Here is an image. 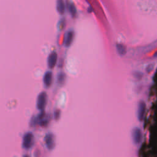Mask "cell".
<instances>
[{
	"instance_id": "obj_1",
	"label": "cell",
	"mask_w": 157,
	"mask_h": 157,
	"mask_svg": "<svg viewBox=\"0 0 157 157\" xmlns=\"http://www.w3.org/2000/svg\"><path fill=\"white\" fill-rule=\"evenodd\" d=\"M34 144V136L31 132L26 133L25 134L23 138V143L22 145L25 149H30L32 147Z\"/></svg>"
},
{
	"instance_id": "obj_2",
	"label": "cell",
	"mask_w": 157,
	"mask_h": 157,
	"mask_svg": "<svg viewBox=\"0 0 157 157\" xmlns=\"http://www.w3.org/2000/svg\"><path fill=\"white\" fill-rule=\"evenodd\" d=\"M47 100V95L45 92L39 93L37 98V108L41 111H43L46 108Z\"/></svg>"
},
{
	"instance_id": "obj_3",
	"label": "cell",
	"mask_w": 157,
	"mask_h": 157,
	"mask_svg": "<svg viewBox=\"0 0 157 157\" xmlns=\"http://www.w3.org/2000/svg\"><path fill=\"white\" fill-rule=\"evenodd\" d=\"M133 141L135 144H139L141 142L142 139V133L141 129L138 127L134 128L132 131Z\"/></svg>"
},
{
	"instance_id": "obj_4",
	"label": "cell",
	"mask_w": 157,
	"mask_h": 157,
	"mask_svg": "<svg viewBox=\"0 0 157 157\" xmlns=\"http://www.w3.org/2000/svg\"><path fill=\"white\" fill-rule=\"evenodd\" d=\"M74 31L69 30L66 32L64 39V45L66 47H69L71 46L74 41Z\"/></svg>"
},
{
	"instance_id": "obj_5",
	"label": "cell",
	"mask_w": 157,
	"mask_h": 157,
	"mask_svg": "<svg viewBox=\"0 0 157 157\" xmlns=\"http://www.w3.org/2000/svg\"><path fill=\"white\" fill-rule=\"evenodd\" d=\"M145 110H146V104L143 101H139L138 104V118L140 122L143 120Z\"/></svg>"
},
{
	"instance_id": "obj_6",
	"label": "cell",
	"mask_w": 157,
	"mask_h": 157,
	"mask_svg": "<svg viewBox=\"0 0 157 157\" xmlns=\"http://www.w3.org/2000/svg\"><path fill=\"white\" fill-rule=\"evenodd\" d=\"M45 142H46L47 149L50 150H53L55 146L54 136L52 133L47 134L45 136Z\"/></svg>"
},
{
	"instance_id": "obj_7",
	"label": "cell",
	"mask_w": 157,
	"mask_h": 157,
	"mask_svg": "<svg viewBox=\"0 0 157 157\" xmlns=\"http://www.w3.org/2000/svg\"><path fill=\"white\" fill-rule=\"evenodd\" d=\"M57 53L55 52H52V53H50L47 58V65L49 68L53 69L54 68L56 64H57Z\"/></svg>"
},
{
	"instance_id": "obj_8",
	"label": "cell",
	"mask_w": 157,
	"mask_h": 157,
	"mask_svg": "<svg viewBox=\"0 0 157 157\" xmlns=\"http://www.w3.org/2000/svg\"><path fill=\"white\" fill-rule=\"evenodd\" d=\"M53 81V74L51 71H47L43 77V82L45 87L49 88L51 86Z\"/></svg>"
},
{
	"instance_id": "obj_9",
	"label": "cell",
	"mask_w": 157,
	"mask_h": 157,
	"mask_svg": "<svg viewBox=\"0 0 157 157\" xmlns=\"http://www.w3.org/2000/svg\"><path fill=\"white\" fill-rule=\"evenodd\" d=\"M57 10L60 15H63L66 10L64 0H57Z\"/></svg>"
},
{
	"instance_id": "obj_10",
	"label": "cell",
	"mask_w": 157,
	"mask_h": 157,
	"mask_svg": "<svg viewBox=\"0 0 157 157\" xmlns=\"http://www.w3.org/2000/svg\"><path fill=\"white\" fill-rule=\"evenodd\" d=\"M66 81V74L63 72H60L57 75V83L60 85H62Z\"/></svg>"
},
{
	"instance_id": "obj_11",
	"label": "cell",
	"mask_w": 157,
	"mask_h": 157,
	"mask_svg": "<svg viewBox=\"0 0 157 157\" xmlns=\"http://www.w3.org/2000/svg\"><path fill=\"white\" fill-rule=\"evenodd\" d=\"M69 11L72 17L73 18L76 17V16L77 15V9L75 5L72 3H70V4L69 5Z\"/></svg>"
},
{
	"instance_id": "obj_12",
	"label": "cell",
	"mask_w": 157,
	"mask_h": 157,
	"mask_svg": "<svg viewBox=\"0 0 157 157\" xmlns=\"http://www.w3.org/2000/svg\"><path fill=\"white\" fill-rule=\"evenodd\" d=\"M117 49L118 52H119V54L121 55H123L126 53V49L122 44H117Z\"/></svg>"
},
{
	"instance_id": "obj_13",
	"label": "cell",
	"mask_w": 157,
	"mask_h": 157,
	"mask_svg": "<svg viewBox=\"0 0 157 157\" xmlns=\"http://www.w3.org/2000/svg\"><path fill=\"white\" fill-rule=\"evenodd\" d=\"M66 26V20L65 19H61L59 22L58 25V27L60 30H62L65 28V27Z\"/></svg>"
},
{
	"instance_id": "obj_14",
	"label": "cell",
	"mask_w": 157,
	"mask_h": 157,
	"mask_svg": "<svg viewBox=\"0 0 157 157\" xmlns=\"http://www.w3.org/2000/svg\"><path fill=\"white\" fill-rule=\"evenodd\" d=\"M54 117L56 120L59 119V118L60 117V111L59 110H57L55 112Z\"/></svg>"
},
{
	"instance_id": "obj_15",
	"label": "cell",
	"mask_w": 157,
	"mask_h": 157,
	"mask_svg": "<svg viewBox=\"0 0 157 157\" xmlns=\"http://www.w3.org/2000/svg\"><path fill=\"white\" fill-rule=\"evenodd\" d=\"M47 123H48V121L47 120H41L40 122H39V124H40L42 126H46L47 125Z\"/></svg>"
},
{
	"instance_id": "obj_16",
	"label": "cell",
	"mask_w": 157,
	"mask_h": 157,
	"mask_svg": "<svg viewBox=\"0 0 157 157\" xmlns=\"http://www.w3.org/2000/svg\"><path fill=\"white\" fill-rule=\"evenodd\" d=\"M154 57H157V52L155 53V55H154Z\"/></svg>"
},
{
	"instance_id": "obj_17",
	"label": "cell",
	"mask_w": 157,
	"mask_h": 157,
	"mask_svg": "<svg viewBox=\"0 0 157 157\" xmlns=\"http://www.w3.org/2000/svg\"><path fill=\"white\" fill-rule=\"evenodd\" d=\"M24 157H29L28 156V155H25Z\"/></svg>"
}]
</instances>
